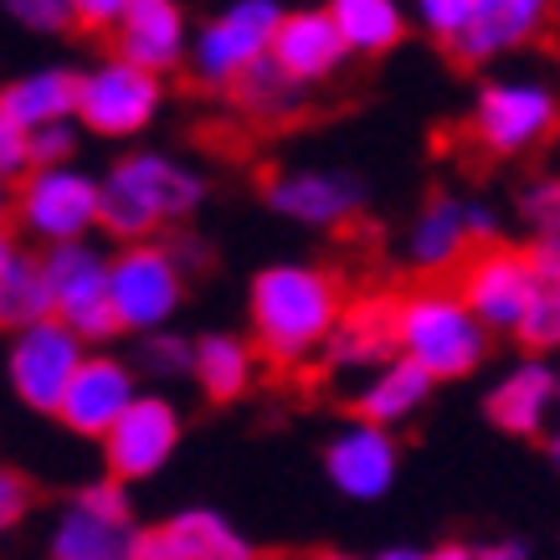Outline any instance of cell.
I'll return each instance as SVG.
<instances>
[{"label": "cell", "instance_id": "cell-41", "mask_svg": "<svg viewBox=\"0 0 560 560\" xmlns=\"http://www.w3.org/2000/svg\"><path fill=\"white\" fill-rule=\"evenodd\" d=\"M5 226H16V180L11 175H0V232Z\"/></svg>", "mask_w": 560, "mask_h": 560}, {"label": "cell", "instance_id": "cell-12", "mask_svg": "<svg viewBox=\"0 0 560 560\" xmlns=\"http://www.w3.org/2000/svg\"><path fill=\"white\" fill-rule=\"evenodd\" d=\"M180 447V411L171 396L160 390H139L135 407L103 432V468L124 483H144L154 478Z\"/></svg>", "mask_w": 560, "mask_h": 560}, {"label": "cell", "instance_id": "cell-25", "mask_svg": "<svg viewBox=\"0 0 560 560\" xmlns=\"http://www.w3.org/2000/svg\"><path fill=\"white\" fill-rule=\"evenodd\" d=\"M468 247H474L468 201H453V196L427 201L407 232V257H411V268H422V272H447L453 262L468 257Z\"/></svg>", "mask_w": 560, "mask_h": 560}, {"label": "cell", "instance_id": "cell-21", "mask_svg": "<svg viewBox=\"0 0 560 560\" xmlns=\"http://www.w3.org/2000/svg\"><path fill=\"white\" fill-rule=\"evenodd\" d=\"M556 0H478L474 26L453 42L463 62H489V57H504V51L525 47L529 36L545 26Z\"/></svg>", "mask_w": 560, "mask_h": 560}, {"label": "cell", "instance_id": "cell-18", "mask_svg": "<svg viewBox=\"0 0 560 560\" xmlns=\"http://www.w3.org/2000/svg\"><path fill=\"white\" fill-rule=\"evenodd\" d=\"M135 560H253V545L217 510H180L165 525L139 529Z\"/></svg>", "mask_w": 560, "mask_h": 560}, {"label": "cell", "instance_id": "cell-29", "mask_svg": "<svg viewBox=\"0 0 560 560\" xmlns=\"http://www.w3.org/2000/svg\"><path fill=\"white\" fill-rule=\"evenodd\" d=\"M329 16L340 21L355 57H386L407 42V11L401 0H329Z\"/></svg>", "mask_w": 560, "mask_h": 560}, {"label": "cell", "instance_id": "cell-14", "mask_svg": "<svg viewBox=\"0 0 560 560\" xmlns=\"http://www.w3.org/2000/svg\"><path fill=\"white\" fill-rule=\"evenodd\" d=\"M135 396H139V375H135L129 360L103 355V350H88V360L78 365V375H72V386L62 390L57 422L68 427L72 438L103 442V432L135 407Z\"/></svg>", "mask_w": 560, "mask_h": 560}, {"label": "cell", "instance_id": "cell-13", "mask_svg": "<svg viewBox=\"0 0 560 560\" xmlns=\"http://www.w3.org/2000/svg\"><path fill=\"white\" fill-rule=\"evenodd\" d=\"M396 474H401V442L390 438L386 422L355 417L324 447V478L335 483V493L355 499V504L386 499L396 489Z\"/></svg>", "mask_w": 560, "mask_h": 560}, {"label": "cell", "instance_id": "cell-8", "mask_svg": "<svg viewBox=\"0 0 560 560\" xmlns=\"http://www.w3.org/2000/svg\"><path fill=\"white\" fill-rule=\"evenodd\" d=\"M83 360H88L83 335H78L68 319L42 314V319H32L26 329L11 335V350H5V381H11L21 407L42 411V417H57L62 390L72 386V375H78Z\"/></svg>", "mask_w": 560, "mask_h": 560}, {"label": "cell", "instance_id": "cell-30", "mask_svg": "<svg viewBox=\"0 0 560 560\" xmlns=\"http://www.w3.org/2000/svg\"><path fill=\"white\" fill-rule=\"evenodd\" d=\"M139 371L154 375V381H175V375H190V365H196V340H180V335H171V324L165 329H150V335H139Z\"/></svg>", "mask_w": 560, "mask_h": 560}, {"label": "cell", "instance_id": "cell-4", "mask_svg": "<svg viewBox=\"0 0 560 560\" xmlns=\"http://www.w3.org/2000/svg\"><path fill=\"white\" fill-rule=\"evenodd\" d=\"M108 293L124 335H150L180 314L186 304V262L175 242L135 237L108 257Z\"/></svg>", "mask_w": 560, "mask_h": 560}, {"label": "cell", "instance_id": "cell-6", "mask_svg": "<svg viewBox=\"0 0 560 560\" xmlns=\"http://www.w3.org/2000/svg\"><path fill=\"white\" fill-rule=\"evenodd\" d=\"M135 504H129V483L124 478H98L72 493L62 514L47 529V556L51 560H135Z\"/></svg>", "mask_w": 560, "mask_h": 560}, {"label": "cell", "instance_id": "cell-16", "mask_svg": "<svg viewBox=\"0 0 560 560\" xmlns=\"http://www.w3.org/2000/svg\"><path fill=\"white\" fill-rule=\"evenodd\" d=\"M262 201L278 211L293 226H308V232H329V226H345L365 206V186H360L350 171H278L262 186Z\"/></svg>", "mask_w": 560, "mask_h": 560}, {"label": "cell", "instance_id": "cell-1", "mask_svg": "<svg viewBox=\"0 0 560 560\" xmlns=\"http://www.w3.org/2000/svg\"><path fill=\"white\" fill-rule=\"evenodd\" d=\"M345 314V283L319 262H272L247 289V329L262 360L299 371L324 360V345Z\"/></svg>", "mask_w": 560, "mask_h": 560}, {"label": "cell", "instance_id": "cell-33", "mask_svg": "<svg viewBox=\"0 0 560 560\" xmlns=\"http://www.w3.org/2000/svg\"><path fill=\"white\" fill-rule=\"evenodd\" d=\"M36 165L32 154V129L0 103V175H11V180H21V175Z\"/></svg>", "mask_w": 560, "mask_h": 560}, {"label": "cell", "instance_id": "cell-32", "mask_svg": "<svg viewBox=\"0 0 560 560\" xmlns=\"http://www.w3.org/2000/svg\"><path fill=\"white\" fill-rule=\"evenodd\" d=\"M411 16L422 21L427 36H438V42H458L478 16V0H411Z\"/></svg>", "mask_w": 560, "mask_h": 560}, {"label": "cell", "instance_id": "cell-31", "mask_svg": "<svg viewBox=\"0 0 560 560\" xmlns=\"http://www.w3.org/2000/svg\"><path fill=\"white\" fill-rule=\"evenodd\" d=\"M514 335H520L529 350H540V355L560 350V278H540V289H535V299H529L525 319H520Z\"/></svg>", "mask_w": 560, "mask_h": 560}, {"label": "cell", "instance_id": "cell-5", "mask_svg": "<svg viewBox=\"0 0 560 560\" xmlns=\"http://www.w3.org/2000/svg\"><path fill=\"white\" fill-rule=\"evenodd\" d=\"M16 226L42 247L88 237L103 226V175H88L78 160L32 165L16 180Z\"/></svg>", "mask_w": 560, "mask_h": 560}, {"label": "cell", "instance_id": "cell-20", "mask_svg": "<svg viewBox=\"0 0 560 560\" xmlns=\"http://www.w3.org/2000/svg\"><path fill=\"white\" fill-rule=\"evenodd\" d=\"M390 355H396V304H386V299L345 304L335 335L324 345V365L335 375H360Z\"/></svg>", "mask_w": 560, "mask_h": 560}, {"label": "cell", "instance_id": "cell-35", "mask_svg": "<svg viewBox=\"0 0 560 560\" xmlns=\"http://www.w3.org/2000/svg\"><path fill=\"white\" fill-rule=\"evenodd\" d=\"M520 211L535 232H560V175H545L520 196Z\"/></svg>", "mask_w": 560, "mask_h": 560}, {"label": "cell", "instance_id": "cell-9", "mask_svg": "<svg viewBox=\"0 0 560 560\" xmlns=\"http://www.w3.org/2000/svg\"><path fill=\"white\" fill-rule=\"evenodd\" d=\"M42 262H47V293L57 319H68L88 345L124 335L119 314H114V293H108V253L103 247H93L88 237L51 242V247H42Z\"/></svg>", "mask_w": 560, "mask_h": 560}, {"label": "cell", "instance_id": "cell-34", "mask_svg": "<svg viewBox=\"0 0 560 560\" xmlns=\"http://www.w3.org/2000/svg\"><path fill=\"white\" fill-rule=\"evenodd\" d=\"M0 5L26 32H68L72 26V0H0Z\"/></svg>", "mask_w": 560, "mask_h": 560}, {"label": "cell", "instance_id": "cell-43", "mask_svg": "<svg viewBox=\"0 0 560 560\" xmlns=\"http://www.w3.org/2000/svg\"><path fill=\"white\" fill-rule=\"evenodd\" d=\"M550 458H556V468H560V427H556V438H550Z\"/></svg>", "mask_w": 560, "mask_h": 560}, {"label": "cell", "instance_id": "cell-10", "mask_svg": "<svg viewBox=\"0 0 560 560\" xmlns=\"http://www.w3.org/2000/svg\"><path fill=\"white\" fill-rule=\"evenodd\" d=\"M278 21H283L278 0H232L221 16H211L201 32L190 36L186 72L201 88H226L232 93L242 72L253 68L257 57H268Z\"/></svg>", "mask_w": 560, "mask_h": 560}, {"label": "cell", "instance_id": "cell-37", "mask_svg": "<svg viewBox=\"0 0 560 560\" xmlns=\"http://www.w3.org/2000/svg\"><path fill=\"white\" fill-rule=\"evenodd\" d=\"M72 124H78V119L42 124V129H32V154H36V165H62V160H72V150H78V139H72Z\"/></svg>", "mask_w": 560, "mask_h": 560}, {"label": "cell", "instance_id": "cell-28", "mask_svg": "<svg viewBox=\"0 0 560 560\" xmlns=\"http://www.w3.org/2000/svg\"><path fill=\"white\" fill-rule=\"evenodd\" d=\"M304 93L308 88L293 78L289 68H278V57H257L253 68L242 72L237 83H232V98H237V108L247 114V119L257 124H293L299 114H304Z\"/></svg>", "mask_w": 560, "mask_h": 560}, {"label": "cell", "instance_id": "cell-39", "mask_svg": "<svg viewBox=\"0 0 560 560\" xmlns=\"http://www.w3.org/2000/svg\"><path fill=\"white\" fill-rule=\"evenodd\" d=\"M529 262L540 278H560V232H540L535 247H529Z\"/></svg>", "mask_w": 560, "mask_h": 560}, {"label": "cell", "instance_id": "cell-7", "mask_svg": "<svg viewBox=\"0 0 560 560\" xmlns=\"http://www.w3.org/2000/svg\"><path fill=\"white\" fill-rule=\"evenodd\" d=\"M165 108V72L129 62V57H103L98 68L83 72L78 83V124L98 139H135L144 135Z\"/></svg>", "mask_w": 560, "mask_h": 560}, {"label": "cell", "instance_id": "cell-42", "mask_svg": "<svg viewBox=\"0 0 560 560\" xmlns=\"http://www.w3.org/2000/svg\"><path fill=\"white\" fill-rule=\"evenodd\" d=\"M381 556H386V560H417L422 550H411V545H390V550H381Z\"/></svg>", "mask_w": 560, "mask_h": 560}, {"label": "cell", "instance_id": "cell-3", "mask_svg": "<svg viewBox=\"0 0 560 560\" xmlns=\"http://www.w3.org/2000/svg\"><path fill=\"white\" fill-rule=\"evenodd\" d=\"M489 324L474 314L463 289H417L396 299V355L417 360L438 381H463L483 365Z\"/></svg>", "mask_w": 560, "mask_h": 560}, {"label": "cell", "instance_id": "cell-26", "mask_svg": "<svg viewBox=\"0 0 560 560\" xmlns=\"http://www.w3.org/2000/svg\"><path fill=\"white\" fill-rule=\"evenodd\" d=\"M257 345L237 340V335H201L196 340V365H190V381L201 386L206 401L217 407H232L247 390L257 386Z\"/></svg>", "mask_w": 560, "mask_h": 560}, {"label": "cell", "instance_id": "cell-24", "mask_svg": "<svg viewBox=\"0 0 560 560\" xmlns=\"http://www.w3.org/2000/svg\"><path fill=\"white\" fill-rule=\"evenodd\" d=\"M432 386H438L432 371H422V365L407 355H390V360H381L375 371H365V386H360L355 407H360V417H371V422L401 427L427 407Z\"/></svg>", "mask_w": 560, "mask_h": 560}, {"label": "cell", "instance_id": "cell-17", "mask_svg": "<svg viewBox=\"0 0 560 560\" xmlns=\"http://www.w3.org/2000/svg\"><path fill=\"white\" fill-rule=\"evenodd\" d=\"M268 51L278 57V68H289L304 88H319V83H329V78H340V68L355 57L340 32V21L329 16V5L283 11Z\"/></svg>", "mask_w": 560, "mask_h": 560}, {"label": "cell", "instance_id": "cell-40", "mask_svg": "<svg viewBox=\"0 0 560 560\" xmlns=\"http://www.w3.org/2000/svg\"><path fill=\"white\" fill-rule=\"evenodd\" d=\"M468 226H474V242H493V232H499V221L483 201H468Z\"/></svg>", "mask_w": 560, "mask_h": 560}, {"label": "cell", "instance_id": "cell-23", "mask_svg": "<svg viewBox=\"0 0 560 560\" xmlns=\"http://www.w3.org/2000/svg\"><path fill=\"white\" fill-rule=\"evenodd\" d=\"M42 314H51L47 262L5 226L0 232V329L16 335L32 319H42Z\"/></svg>", "mask_w": 560, "mask_h": 560}, {"label": "cell", "instance_id": "cell-2", "mask_svg": "<svg viewBox=\"0 0 560 560\" xmlns=\"http://www.w3.org/2000/svg\"><path fill=\"white\" fill-rule=\"evenodd\" d=\"M206 201V175L165 150H129L103 175V232L119 242L160 237L196 217Z\"/></svg>", "mask_w": 560, "mask_h": 560}, {"label": "cell", "instance_id": "cell-36", "mask_svg": "<svg viewBox=\"0 0 560 560\" xmlns=\"http://www.w3.org/2000/svg\"><path fill=\"white\" fill-rule=\"evenodd\" d=\"M135 0H72V26L88 36H114Z\"/></svg>", "mask_w": 560, "mask_h": 560}, {"label": "cell", "instance_id": "cell-19", "mask_svg": "<svg viewBox=\"0 0 560 560\" xmlns=\"http://www.w3.org/2000/svg\"><path fill=\"white\" fill-rule=\"evenodd\" d=\"M114 51L129 62H144L154 72L186 68L190 51V21L180 0H135L124 11L119 32H114Z\"/></svg>", "mask_w": 560, "mask_h": 560}, {"label": "cell", "instance_id": "cell-22", "mask_svg": "<svg viewBox=\"0 0 560 560\" xmlns=\"http://www.w3.org/2000/svg\"><path fill=\"white\" fill-rule=\"evenodd\" d=\"M556 401H560V375L545 360H520L489 390V417H493V427H504L514 438H535Z\"/></svg>", "mask_w": 560, "mask_h": 560}, {"label": "cell", "instance_id": "cell-15", "mask_svg": "<svg viewBox=\"0 0 560 560\" xmlns=\"http://www.w3.org/2000/svg\"><path fill=\"white\" fill-rule=\"evenodd\" d=\"M458 289L489 329H520L529 299H535V289H540V272H535L529 253H514V247H483V253H474L468 262H463Z\"/></svg>", "mask_w": 560, "mask_h": 560}, {"label": "cell", "instance_id": "cell-27", "mask_svg": "<svg viewBox=\"0 0 560 560\" xmlns=\"http://www.w3.org/2000/svg\"><path fill=\"white\" fill-rule=\"evenodd\" d=\"M78 83H83V72L36 68V72H26V78H16V83L0 88V103H5L26 129H42V124L78 119Z\"/></svg>", "mask_w": 560, "mask_h": 560}, {"label": "cell", "instance_id": "cell-11", "mask_svg": "<svg viewBox=\"0 0 560 560\" xmlns=\"http://www.w3.org/2000/svg\"><path fill=\"white\" fill-rule=\"evenodd\" d=\"M560 98L540 78H493L474 103V139L499 160L529 154L556 135Z\"/></svg>", "mask_w": 560, "mask_h": 560}, {"label": "cell", "instance_id": "cell-38", "mask_svg": "<svg viewBox=\"0 0 560 560\" xmlns=\"http://www.w3.org/2000/svg\"><path fill=\"white\" fill-rule=\"evenodd\" d=\"M32 510V489H26V478L11 474L5 463H0V529L21 525V514Z\"/></svg>", "mask_w": 560, "mask_h": 560}]
</instances>
